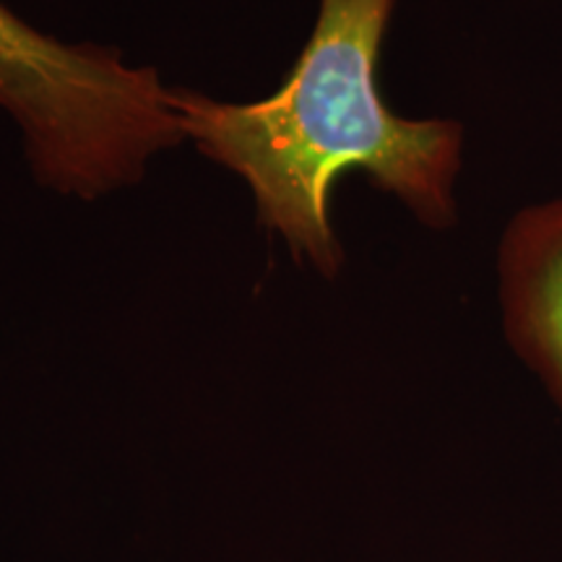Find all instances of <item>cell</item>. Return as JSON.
Returning a JSON list of instances; mask_svg holds the SVG:
<instances>
[{
    "label": "cell",
    "instance_id": "cell-1",
    "mask_svg": "<svg viewBox=\"0 0 562 562\" xmlns=\"http://www.w3.org/2000/svg\"><path fill=\"white\" fill-rule=\"evenodd\" d=\"M393 9L396 0H318V19L284 83L258 102L170 89L182 138L240 175L263 227L323 277H336L344 263L331 201L347 172H362L425 227L459 222L463 125L398 115L378 87Z\"/></svg>",
    "mask_w": 562,
    "mask_h": 562
},
{
    "label": "cell",
    "instance_id": "cell-2",
    "mask_svg": "<svg viewBox=\"0 0 562 562\" xmlns=\"http://www.w3.org/2000/svg\"><path fill=\"white\" fill-rule=\"evenodd\" d=\"M0 110L24 136L34 180L81 199L140 180L182 140L157 70L94 45H66L0 3Z\"/></svg>",
    "mask_w": 562,
    "mask_h": 562
},
{
    "label": "cell",
    "instance_id": "cell-3",
    "mask_svg": "<svg viewBox=\"0 0 562 562\" xmlns=\"http://www.w3.org/2000/svg\"><path fill=\"white\" fill-rule=\"evenodd\" d=\"M503 334L562 412V195L513 211L495 252Z\"/></svg>",
    "mask_w": 562,
    "mask_h": 562
}]
</instances>
